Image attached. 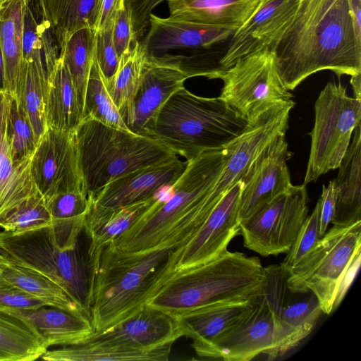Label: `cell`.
Wrapping results in <instances>:
<instances>
[{
    "instance_id": "1",
    "label": "cell",
    "mask_w": 361,
    "mask_h": 361,
    "mask_svg": "<svg viewBox=\"0 0 361 361\" xmlns=\"http://www.w3.org/2000/svg\"><path fill=\"white\" fill-rule=\"evenodd\" d=\"M270 49L290 91L321 71L361 74V39L349 0H298L291 22Z\"/></svg>"
},
{
    "instance_id": "2",
    "label": "cell",
    "mask_w": 361,
    "mask_h": 361,
    "mask_svg": "<svg viewBox=\"0 0 361 361\" xmlns=\"http://www.w3.org/2000/svg\"><path fill=\"white\" fill-rule=\"evenodd\" d=\"M227 144L186 160V167L170 187L171 195L159 198L110 244L125 252L185 245L199 231L216 204L207 194L229 157Z\"/></svg>"
},
{
    "instance_id": "3",
    "label": "cell",
    "mask_w": 361,
    "mask_h": 361,
    "mask_svg": "<svg viewBox=\"0 0 361 361\" xmlns=\"http://www.w3.org/2000/svg\"><path fill=\"white\" fill-rule=\"evenodd\" d=\"M180 247L167 246L142 252H125L108 245L93 275L90 319L94 332L132 317L145 305L171 271L172 254Z\"/></svg>"
},
{
    "instance_id": "4",
    "label": "cell",
    "mask_w": 361,
    "mask_h": 361,
    "mask_svg": "<svg viewBox=\"0 0 361 361\" xmlns=\"http://www.w3.org/2000/svg\"><path fill=\"white\" fill-rule=\"evenodd\" d=\"M264 281V267L257 257L227 250L205 264L172 272L146 304L173 316L210 303L250 300Z\"/></svg>"
},
{
    "instance_id": "5",
    "label": "cell",
    "mask_w": 361,
    "mask_h": 361,
    "mask_svg": "<svg viewBox=\"0 0 361 361\" xmlns=\"http://www.w3.org/2000/svg\"><path fill=\"white\" fill-rule=\"evenodd\" d=\"M247 125L219 97H200L183 87L159 111L149 137L189 160L224 147Z\"/></svg>"
},
{
    "instance_id": "6",
    "label": "cell",
    "mask_w": 361,
    "mask_h": 361,
    "mask_svg": "<svg viewBox=\"0 0 361 361\" xmlns=\"http://www.w3.org/2000/svg\"><path fill=\"white\" fill-rule=\"evenodd\" d=\"M82 188L93 195L114 180L178 156L158 140L82 118L74 131Z\"/></svg>"
},
{
    "instance_id": "7",
    "label": "cell",
    "mask_w": 361,
    "mask_h": 361,
    "mask_svg": "<svg viewBox=\"0 0 361 361\" xmlns=\"http://www.w3.org/2000/svg\"><path fill=\"white\" fill-rule=\"evenodd\" d=\"M0 246L11 264L51 279L90 318L92 274L87 255L81 254L79 245L73 249L59 248L49 226L20 233L0 232Z\"/></svg>"
},
{
    "instance_id": "8",
    "label": "cell",
    "mask_w": 361,
    "mask_h": 361,
    "mask_svg": "<svg viewBox=\"0 0 361 361\" xmlns=\"http://www.w3.org/2000/svg\"><path fill=\"white\" fill-rule=\"evenodd\" d=\"M361 250V221L333 226L294 267L286 270V284L294 293H312L322 312L329 314L341 279Z\"/></svg>"
},
{
    "instance_id": "9",
    "label": "cell",
    "mask_w": 361,
    "mask_h": 361,
    "mask_svg": "<svg viewBox=\"0 0 361 361\" xmlns=\"http://www.w3.org/2000/svg\"><path fill=\"white\" fill-rule=\"evenodd\" d=\"M360 122L361 100L348 96L341 82H329L314 104L305 185L338 168L354 129Z\"/></svg>"
},
{
    "instance_id": "10",
    "label": "cell",
    "mask_w": 361,
    "mask_h": 361,
    "mask_svg": "<svg viewBox=\"0 0 361 361\" xmlns=\"http://www.w3.org/2000/svg\"><path fill=\"white\" fill-rule=\"evenodd\" d=\"M212 79L224 82L219 97L248 123L273 106L293 97L269 47L238 59L231 66L217 71Z\"/></svg>"
},
{
    "instance_id": "11",
    "label": "cell",
    "mask_w": 361,
    "mask_h": 361,
    "mask_svg": "<svg viewBox=\"0 0 361 361\" xmlns=\"http://www.w3.org/2000/svg\"><path fill=\"white\" fill-rule=\"evenodd\" d=\"M306 185H293L240 223L247 249L267 257L287 253L308 216Z\"/></svg>"
},
{
    "instance_id": "12",
    "label": "cell",
    "mask_w": 361,
    "mask_h": 361,
    "mask_svg": "<svg viewBox=\"0 0 361 361\" xmlns=\"http://www.w3.org/2000/svg\"><path fill=\"white\" fill-rule=\"evenodd\" d=\"M184 57L149 54L147 68L132 99L119 113L128 128L136 134L149 137L157 115L167 100L194 76H204L198 69L189 67Z\"/></svg>"
},
{
    "instance_id": "13",
    "label": "cell",
    "mask_w": 361,
    "mask_h": 361,
    "mask_svg": "<svg viewBox=\"0 0 361 361\" xmlns=\"http://www.w3.org/2000/svg\"><path fill=\"white\" fill-rule=\"evenodd\" d=\"M262 291L276 314L279 330L269 360L283 356L304 340L314 328L322 311L311 292L294 293L287 286V271L281 264L264 267Z\"/></svg>"
},
{
    "instance_id": "14",
    "label": "cell",
    "mask_w": 361,
    "mask_h": 361,
    "mask_svg": "<svg viewBox=\"0 0 361 361\" xmlns=\"http://www.w3.org/2000/svg\"><path fill=\"white\" fill-rule=\"evenodd\" d=\"M243 185L240 180L225 193L197 233L173 253L171 273L205 264L228 250L229 243L240 232L238 209Z\"/></svg>"
},
{
    "instance_id": "15",
    "label": "cell",
    "mask_w": 361,
    "mask_h": 361,
    "mask_svg": "<svg viewBox=\"0 0 361 361\" xmlns=\"http://www.w3.org/2000/svg\"><path fill=\"white\" fill-rule=\"evenodd\" d=\"M30 170L44 200L61 192L84 190L74 132L48 128L37 143Z\"/></svg>"
},
{
    "instance_id": "16",
    "label": "cell",
    "mask_w": 361,
    "mask_h": 361,
    "mask_svg": "<svg viewBox=\"0 0 361 361\" xmlns=\"http://www.w3.org/2000/svg\"><path fill=\"white\" fill-rule=\"evenodd\" d=\"M262 287L252 298L250 310L216 343L213 359L249 361L259 354H266L270 359L279 324Z\"/></svg>"
},
{
    "instance_id": "17",
    "label": "cell",
    "mask_w": 361,
    "mask_h": 361,
    "mask_svg": "<svg viewBox=\"0 0 361 361\" xmlns=\"http://www.w3.org/2000/svg\"><path fill=\"white\" fill-rule=\"evenodd\" d=\"M291 154L285 135L270 144L255 160L243 180L238 209L240 223L291 188L287 165Z\"/></svg>"
},
{
    "instance_id": "18",
    "label": "cell",
    "mask_w": 361,
    "mask_h": 361,
    "mask_svg": "<svg viewBox=\"0 0 361 361\" xmlns=\"http://www.w3.org/2000/svg\"><path fill=\"white\" fill-rule=\"evenodd\" d=\"M183 336L176 317L146 304L132 317L102 331L94 332L85 341L151 350L173 345Z\"/></svg>"
},
{
    "instance_id": "19",
    "label": "cell",
    "mask_w": 361,
    "mask_h": 361,
    "mask_svg": "<svg viewBox=\"0 0 361 361\" xmlns=\"http://www.w3.org/2000/svg\"><path fill=\"white\" fill-rule=\"evenodd\" d=\"M298 3V0H260L251 17L231 37L228 48L219 60L221 68L252 52L270 48L291 22Z\"/></svg>"
},
{
    "instance_id": "20",
    "label": "cell",
    "mask_w": 361,
    "mask_h": 361,
    "mask_svg": "<svg viewBox=\"0 0 361 361\" xmlns=\"http://www.w3.org/2000/svg\"><path fill=\"white\" fill-rule=\"evenodd\" d=\"M187 161L179 157L161 164L126 173L87 195L96 207L113 209L154 197L163 188L171 187L184 171Z\"/></svg>"
},
{
    "instance_id": "21",
    "label": "cell",
    "mask_w": 361,
    "mask_h": 361,
    "mask_svg": "<svg viewBox=\"0 0 361 361\" xmlns=\"http://www.w3.org/2000/svg\"><path fill=\"white\" fill-rule=\"evenodd\" d=\"M252 300V299H251ZM221 302L193 307L173 315L196 354L213 359L216 343L252 307V301Z\"/></svg>"
},
{
    "instance_id": "22",
    "label": "cell",
    "mask_w": 361,
    "mask_h": 361,
    "mask_svg": "<svg viewBox=\"0 0 361 361\" xmlns=\"http://www.w3.org/2000/svg\"><path fill=\"white\" fill-rule=\"evenodd\" d=\"M142 41L149 54L180 48H208L231 38L237 29L151 13Z\"/></svg>"
},
{
    "instance_id": "23",
    "label": "cell",
    "mask_w": 361,
    "mask_h": 361,
    "mask_svg": "<svg viewBox=\"0 0 361 361\" xmlns=\"http://www.w3.org/2000/svg\"><path fill=\"white\" fill-rule=\"evenodd\" d=\"M11 99L0 91V219L39 192L31 175L32 157L18 162L11 157L7 134Z\"/></svg>"
},
{
    "instance_id": "24",
    "label": "cell",
    "mask_w": 361,
    "mask_h": 361,
    "mask_svg": "<svg viewBox=\"0 0 361 361\" xmlns=\"http://www.w3.org/2000/svg\"><path fill=\"white\" fill-rule=\"evenodd\" d=\"M1 310L29 323L48 348L81 343L94 332L89 317L54 306L44 305L31 309Z\"/></svg>"
},
{
    "instance_id": "25",
    "label": "cell",
    "mask_w": 361,
    "mask_h": 361,
    "mask_svg": "<svg viewBox=\"0 0 361 361\" xmlns=\"http://www.w3.org/2000/svg\"><path fill=\"white\" fill-rule=\"evenodd\" d=\"M159 197L113 208H99L91 204L86 214L84 229L89 239L87 257L92 278L102 252L114 239L128 229Z\"/></svg>"
},
{
    "instance_id": "26",
    "label": "cell",
    "mask_w": 361,
    "mask_h": 361,
    "mask_svg": "<svg viewBox=\"0 0 361 361\" xmlns=\"http://www.w3.org/2000/svg\"><path fill=\"white\" fill-rule=\"evenodd\" d=\"M332 180L336 193L333 226H348L361 221V122Z\"/></svg>"
},
{
    "instance_id": "27",
    "label": "cell",
    "mask_w": 361,
    "mask_h": 361,
    "mask_svg": "<svg viewBox=\"0 0 361 361\" xmlns=\"http://www.w3.org/2000/svg\"><path fill=\"white\" fill-rule=\"evenodd\" d=\"M260 0H168L171 17L238 29L253 14Z\"/></svg>"
},
{
    "instance_id": "28",
    "label": "cell",
    "mask_w": 361,
    "mask_h": 361,
    "mask_svg": "<svg viewBox=\"0 0 361 361\" xmlns=\"http://www.w3.org/2000/svg\"><path fill=\"white\" fill-rule=\"evenodd\" d=\"M47 127L74 132L82 120L77 92L68 70L59 56L47 75L45 90Z\"/></svg>"
},
{
    "instance_id": "29",
    "label": "cell",
    "mask_w": 361,
    "mask_h": 361,
    "mask_svg": "<svg viewBox=\"0 0 361 361\" xmlns=\"http://www.w3.org/2000/svg\"><path fill=\"white\" fill-rule=\"evenodd\" d=\"M51 217L49 226L54 240L62 250L79 245L90 200L84 190L61 192L45 200Z\"/></svg>"
},
{
    "instance_id": "30",
    "label": "cell",
    "mask_w": 361,
    "mask_h": 361,
    "mask_svg": "<svg viewBox=\"0 0 361 361\" xmlns=\"http://www.w3.org/2000/svg\"><path fill=\"white\" fill-rule=\"evenodd\" d=\"M172 345L145 350L104 343L84 341L52 350H47L40 358L47 361H166Z\"/></svg>"
},
{
    "instance_id": "31",
    "label": "cell",
    "mask_w": 361,
    "mask_h": 361,
    "mask_svg": "<svg viewBox=\"0 0 361 361\" xmlns=\"http://www.w3.org/2000/svg\"><path fill=\"white\" fill-rule=\"evenodd\" d=\"M35 12L49 25L59 49L76 31L90 27L94 0H35Z\"/></svg>"
},
{
    "instance_id": "32",
    "label": "cell",
    "mask_w": 361,
    "mask_h": 361,
    "mask_svg": "<svg viewBox=\"0 0 361 361\" xmlns=\"http://www.w3.org/2000/svg\"><path fill=\"white\" fill-rule=\"evenodd\" d=\"M47 350L29 323L0 309V361H32Z\"/></svg>"
},
{
    "instance_id": "33",
    "label": "cell",
    "mask_w": 361,
    "mask_h": 361,
    "mask_svg": "<svg viewBox=\"0 0 361 361\" xmlns=\"http://www.w3.org/2000/svg\"><path fill=\"white\" fill-rule=\"evenodd\" d=\"M0 274L11 284L39 299L46 305L80 313L89 317L57 283L37 271L8 264L2 267Z\"/></svg>"
},
{
    "instance_id": "34",
    "label": "cell",
    "mask_w": 361,
    "mask_h": 361,
    "mask_svg": "<svg viewBox=\"0 0 361 361\" xmlns=\"http://www.w3.org/2000/svg\"><path fill=\"white\" fill-rule=\"evenodd\" d=\"M22 44L23 59L35 63L47 78L56 64L59 49L49 25L30 3L25 13Z\"/></svg>"
},
{
    "instance_id": "35",
    "label": "cell",
    "mask_w": 361,
    "mask_h": 361,
    "mask_svg": "<svg viewBox=\"0 0 361 361\" xmlns=\"http://www.w3.org/2000/svg\"><path fill=\"white\" fill-rule=\"evenodd\" d=\"M46 84L47 75L35 63L23 59L15 97L30 122L37 143L47 129Z\"/></svg>"
},
{
    "instance_id": "36",
    "label": "cell",
    "mask_w": 361,
    "mask_h": 361,
    "mask_svg": "<svg viewBox=\"0 0 361 361\" xmlns=\"http://www.w3.org/2000/svg\"><path fill=\"white\" fill-rule=\"evenodd\" d=\"M149 54L144 43L136 40L120 58L115 73L105 80L106 87L118 111L133 97L145 75Z\"/></svg>"
},
{
    "instance_id": "37",
    "label": "cell",
    "mask_w": 361,
    "mask_h": 361,
    "mask_svg": "<svg viewBox=\"0 0 361 361\" xmlns=\"http://www.w3.org/2000/svg\"><path fill=\"white\" fill-rule=\"evenodd\" d=\"M97 35L88 27L75 32L59 51L75 86L82 112L86 86L95 56Z\"/></svg>"
},
{
    "instance_id": "38",
    "label": "cell",
    "mask_w": 361,
    "mask_h": 361,
    "mask_svg": "<svg viewBox=\"0 0 361 361\" xmlns=\"http://www.w3.org/2000/svg\"><path fill=\"white\" fill-rule=\"evenodd\" d=\"M104 125L130 131L107 91L105 78L95 56L91 66L85 94L83 116Z\"/></svg>"
},
{
    "instance_id": "39",
    "label": "cell",
    "mask_w": 361,
    "mask_h": 361,
    "mask_svg": "<svg viewBox=\"0 0 361 361\" xmlns=\"http://www.w3.org/2000/svg\"><path fill=\"white\" fill-rule=\"evenodd\" d=\"M51 217L44 197L39 192L0 219L4 231L20 233L49 226Z\"/></svg>"
},
{
    "instance_id": "40",
    "label": "cell",
    "mask_w": 361,
    "mask_h": 361,
    "mask_svg": "<svg viewBox=\"0 0 361 361\" xmlns=\"http://www.w3.org/2000/svg\"><path fill=\"white\" fill-rule=\"evenodd\" d=\"M7 134L14 162L32 156L37 141L32 128L16 98L11 96L8 115Z\"/></svg>"
},
{
    "instance_id": "41",
    "label": "cell",
    "mask_w": 361,
    "mask_h": 361,
    "mask_svg": "<svg viewBox=\"0 0 361 361\" xmlns=\"http://www.w3.org/2000/svg\"><path fill=\"white\" fill-rule=\"evenodd\" d=\"M319 204L307 216L281 265L286 270L296 266L321 238L319 235Z\"/></svg>"
},
{
    "instance_id": "42",
    "label": "cell",
    "mask_w": 361,
    "mask_h": 361,
    "mask_svg": "<svg viewBox=\"0 0 361 361\" xmlns=\"http://www.w3.org/2000/svg\"><path fill=\"white\" fill-rule=\"evenodd\" d=\"M28 3L29 0H12L0 12V40L12 39L22 43Z\"/></svg>"
},
{
    "instance_id": "43",
    "label": "cell",
    "mask_w": 361,
    "mask_h": 361,
    "mask_svg": "<svg viewBox=\"0 0 361 361\" xmlns=\"http://www.w3.org/2000/svg\"><path fill=\"white\" fill-rule=\"evenodd\" d=\"M3 53L5 92L15 97L23 55V44L12 39L0 40Z\"/></svg>"
},
{
    "instance_id": "44",
    "label": "cell",
    "mask_w": 361,
    "mask_h": 361,
    "mask_svg": "<svg viewBox=\"0 0 361 361\" xmlns=\"http://www.w3.org/2000/svg\"><path fill=\"white\" fill-rule=\"evenodd\" d=\"M113 25L97 34L95 59L105 80L115 73L120 61L113 41Z\"/></svg>"
},
{
    "instance_id": "45",
    "label": "cell",
    "mask_w": 361,
    "mask_h": 361,
    "mask_svg": "<svg viewBox=\"0 0 361 361\" xmlns=\"http://www.w3.org/2000/svg\"><path fill=\"white\" fill-rule=\"evenodd\" d=\"M136 40L131 13L124 5L118 11L113 25V41L118 57L128 51Z\"/></svg>"
},
{
    "instance_id": "46",
    "label": "cell",
    "mask_w": 361,
    "mask_h": 361,
    "mask_svg": "<svg viewBox=\"0 0 361 361\" xmlns=\"http://www.w3.org/2000/svg\"><path fill=\"white\" fill-rule=\"evenodd\" d=\"M46 305L5 280L0 274V309H31Z\"/></svg>"
},
{
    "instance_id": "47",
    "label": "cell",
    "mask_w": 361,
    "mask_h": 361,
    "mask_svg": "<svg viewBox=\"0 0 361 361\" xmlns=\"http://www.w3.org/2000/svg\"><path fill=\"white\" fill-rule=\"evenodd\" d=\"M125 5V0H94L90 27L97 35L114 23L118 11Z\"/></svg>"
},
{
    "instance_id": "48",
    "label": "cell",
    "mask_w": 361,
    "mask_h": 361,
    "mask_svg": "<svg viewBox=\"0 0 361 361\" xmlns=\"http://www.w3.org/2000/svg\"><path fill=\"white\" fill-rule=\"evenodd\" d=\"M168 0H125L126 6L130 10L134 31L137 37L143 36L149 25V16L159 4Z\"/></svg>"
},
{
    "instance_id": "49",
    "label": "cell",
    "mask_w": 361,
    "mask_h": 361,
    "mask_svg": "<svg viewBox=\"0 0 361 361\" xmlns=\"http://www.w3.org/2000/svg\"><path fill=\"white\" fill-rule=\"evenodd\" d=\"M318 202L319 204V235L322 238L327 231L335 212L336 193L333 180H330L327 185H323Z\"/></svg>"
},
{
    "instance_id": "50",
    "label": "cell",
    "mask_w": 361,
    "mask_h": 361,
    "mask_svg": "<svg viewBox=\"0 0 361 361\" xmlns=\"http://www.w3.org/2000/svg\"><path fill=\"white\" fill-rule=\"evenodd\" d=\"M360 255L361 250L359 251L353 259L352 260L350 266L344 274L340 285L338 288V291L336 293L334 305V310L339 305L341 302L342 301L343 297L345 295L346 291L350 286L353 281L354 280L357 273L358 272L360 266Z\"/></svg>"
},
{
    "instance_id": "51",
    "label": "cell",
    "mask_w": 361,
    "mask_h": 361,
    "mask_svg": "<svg viewBox=\"0 0 361 361\" xmlns=\"http://www.w3.org/2000/svg\"><path fill=\"white\" fill-rule=\"evenodd\" d=\"M356 35L361 39V0H349Z\"/></svg>"
},
{
    "instance_id": "52",
    "label": "cell",
    "mask_w": 361,
    "mask_h": 361,
    "mask_svg": "<svg viewBox=\"0 0 361 361\" xmlns=\"http://www.w3.org/2000/svg\"><path fill=\"white\" fill-rule=\"evenodd\" d=\"M350 84L353 90V97L361 100V74L350 76Z\"/></svg>"
},
{
    "instance_id": "53",
    "label": "cell",
    "mask_w": 361,
    "mask_h": 361,
    "mask_svg": "<svg viewBox=\"0 0 361 361\" xmlns=\"http://www.w3.org/2000/svg\"><path fill=\"white\" fill-rule=\"evenodd\" d=\"M0 91L5 92V73L2 49L0 44Z\"/></svg>"
},
{
    "instance_id": "54",
    "label": "cell",
    "mask_w": 361,
    "mask_h": 361,
    "mask_svg": "<svg viewBox=\"0 0 361 361\" xmlns=\"http://www.w3.org/2000/svg\"><path fill=\"white\" fill-rule=\"evenodd\" d=\"M0 263L4 264H11L10 257L6 252L0 246Z\"/></svg>"
},
{
    "instance_id": "55",
    "label": "cell",
    "mask_w": 361,
    "mask_h": 361,
    "mask_svg": "<svg viewBox=\"0 0 361 361\" xmlns=\"http://www.w3.org/2000/svg\"><path fill=\"white\" fill-rule=\"evenodd\" d=\"M12 0H0V12L4 8V7Z\"/></svg>"
},
{
    "instance_id": "56",
    "label": "cell",
    "mask_w": 361,
    "mask_h": 361,
    "mask_svg": "<svg viewBox=\"0 0 361 361\" xmlns=\"http://www.w3.org/2000/svg\"><path fill=\"white\" fill-rule=\"evenodd\" d=\"M4 265H5V264H1V263H0V270H1V269L2 268V267H3Z\"/></svg>"
}]
</instances>
